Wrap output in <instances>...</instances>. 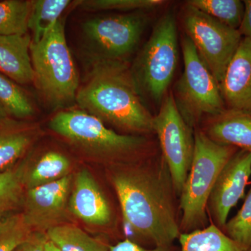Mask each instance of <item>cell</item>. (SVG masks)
<instances>
[{
  "label": "cell",
  "instance_id": "6da1fadb",
  "mask_svg": "<svg viewBox=\"0 0 251 251\" xmlns=\"http://www.w3.org/2000/svg\"><path fill=\"white\" fill-rule=\"evenodd\" d=\"M110 180L130 236L152 248L173 245L180 234L171 175L163 157L113 165Z\"/></svg>",
  "mask_w": 251,
  "mask_h": 251
},
{
  "label": "cell",
  "instance_id": "7a4b0ae2",
  "mask_svg": "<svg viewBox=\"0 0 251 251\" xmlns=\"http://www.w3.org/2000/svg\"><path fill=\"white\" fill-rule=\"evenodd\" d=\"M75 100L84 111L131 135L153 132V116L144 105L133 74L123 61L95 59Z\"/></svg>",
  "mask_w": 251,
  "mask_h": 251
},
{
  "label": "cell",
  "instance_id": "3957f363",
  "mask_svg": "<svg viewBox=\"0 0 251 251\" xmlns=\"http://www.w3.org/2000/svg\"><path fill=\"white\" fill-rule=\"evenodd\" d=\"M192 163L180 194L181 233L206 227L207 203L218 176L239 149L210 139L201 129L194 130Z\"/></svg>",
  "mask_w": 251,
  "mask_h": 251
},
{
  "label": "cell",
  "instance_id": "277c9868",
  "mask_svg": "<svg viewBox=\"0 0 251 251\" xmlns=\"http://www.w3.org/2000/svg\"><path fill=\"white\" fill-rule=\"evenodd\" d=\"M49 126L75 146L114 162V165L127 163L126 159L146 151L150 144L142 135L120 134L107 128L100 119L84 110L60 111Z\"/></svg>",
  "mask_w": 251,
  "mask_h": 251
},
{
  "label": "cell",
  "instance_id": "5b68a950",
  "mask_svg": "<svg viewBox=\"0 0 251 251\" xmlns=\"http://www.w3.org/2000/svg\"><path fill=\"white\" fill-rule=\"evenodd\" d=\"M65 23L57 24L39 43L30 46L31 64L36 87L50 105L64 108L75 100L78 75L68 47Z\"/></svg>",
  "mask_w": 251,
  "mask_h": 251
},
{
  "label": "cell",
  "instance_id": "8992f818",
  "mask_svg": "<svg viewBox=\"0 0 251 251\" xmlns=\"http://www.w3.org/2000/svg\"><path fill=\"white\" fill-rule=\"evenodd\" d=\"M178 53L176 16L170 11L157 21L131 71L140 92L157 104L163 101L174 77Z\"/></svg>",
  "mask_w": 251,
  "mask_h": 251
},
{
  "label": "cell",
  "instance_id": "52a82bcc",
  "mask_svg": "<svg viewBox=\"0 0 251 251\" xmlns=\"http://www.w3.org/2000/svg\"><path fill=\"white\" fill-rule=\"evenodd\" d=\"M184 71L175 85V105L190 127L196 128L203 117L219 115L226 108L219 82L200 58L187 36L181 40Z\"/></svg>",
  "mask_w": 251,
  "mask_h": 251
},
{
  "label": "cell",
  "instance_id": "ba28073f",
  "mask_svg": "<svg viewBox=\"0 0 251 251\" xmlns=\"http://www.w3.org/2000/svg\"><path fill=\"white\" fill-rule=\"evenodd\" d=\"M183 21L186 34L200 58L219 84L242 39L232 29L186 4Z\"/></svg>",
  "mask_w": 251,
  "mask_h": 251
},
{
  "label": "cell",
  "instance_id": "9c48e42d",
  "mask_svg": "<svg viewBox=\"0 0 251 251\" xmlns=\"http://www.w3.org/2000/svg\"><path fill=\"white\" fill-rule=\"evenodd\" d=\"M149 17L145 11L87 20L82 32L95 59L123 61L136 49Z\"/></svg>",
  "mask_w": 251,
  "mask_h": 251
},
{
  "label": "cell",
  "instance_id": "30bf717a",
  "mask_svg": "<svg viewBox=\"0 0 251 251\" xmlns=\"http://www.w3.org/2000/svg\"><path fill=\"white\" fill-rule=\"evenodd\" d=\"M153 131L158 137L175 193L179 196L192 163L194 131L178 111L173 93L165 96L153 116Z\"/></svg>",
  "mask_w": 251,
  "mask_h": 251
},
{
  "label": "cell",
  "instance_id": "8fae6325",
  "mask_svg": "<svg viewBox=\"0 0 251 251\" xmlns=\"http://www.w3.org/2000/svg\"><path fill=\"white\" fill-rule=\"evenodd\" d=\"M73 176L26 190L23 214L33 230L44 231L65 224Z\"/></svg>",
  "mask_w": 251,
  "mask_h": 251
},
{
  "label": "cell",
  "instance_id": "7c38bea8",
  "mask_svg": "<svg viewBox=\"0 0 251 251\" xmlns=\"http://www.w3.org/2000/svg\"><path fill=\"white\" fill-rule=\"evenodd\" d=\"M251 176V152L239 150L218 176L207 203L213 224L224 228L231 209L244 196Z\"/></svg>",
  "mask_w": 251,
  "mask_h": 251
},
{
  "label": "cell",
  "instance_id": "4fadbf2b",
  "mask_svg": "<svg viewBox=\"0 0 251 251\" xmlns=\"http://www.w3.org/2000/svg\"><path fill=\"white\" fill-rule=\"evenodd\" d=\"M69 211L87 224L108 226L112 211L106 198L87 170L75 175L69 201Z\"/></svg>",
  "mask_w": 251,
  "mask_h": 251
},
{
  "label": "cell",
  "instance_id": "5bb4252c",
  "mask_svg": "<svg viewBox=\"0 0 251 251\" xmlns=\"http://www.w3.org/2000/svg\"><path fill=\"white\" fill-rule=\"evenodd\" d=\"M219 86L226 108L251 110L250 38H242Z\"/></svg>",
  "mask_w": 251,
  "mask_h": 251
},
{
  "label": "cell",
  "instance_id": "9a60e30c",
  "mask_svg": "<svg viewBox=\"0 0 251 251\" xmlns=\"http://www.w3.org/2000/svg\"><path fill=\"white\" fill-rule=\"evenodd\" d=\"M201 130L216 143L251 152V110L226 108L208 117Z\"/></svg>",
  "mask_w": 251,
  "mask_h": 251
},
{
  "label": "cell",
  "instance_id": "2e32d148",
  "mask_svg": "<svg viewBox=\"0 0 251 251\" xmlns=\"http://www.w3.org/2000/svg\"><path fill=\"white\" fill-rule=\"evenodd\" d=\"M31 44L28 34L0 36V73L16 83L27 85L34 81Z\"/></svg>",
  "mask_w": 251,
  "mask_h": 251
},
{
  "label": "cell",
  "instance_id": "e0dca14e",
  "mask_svg": "<svg viewBox=\"0 0 251 251\" xmlns=\"http://www.w3.org/2000/svg\"><path fill=\"white\" fill-rule=\"evenodd\" d=\"M34 138L33 130L23 122L10 118L0 124V172L19 163Z\"/></svg>",
  "mask_w": 251,
  "mask_h": 251
},
{
  "label": "cell",
  "instance_id": "ac0fdd59",
  "mask_svg": "<svg viewBox=\"0 0 251 251\" xmlns=\"http://www.w3.org/2000/svg\"><path fill=\"white\" fill-rule=\"evenodd\" d=\"M179 251H251L229 238L216 225L211 224L204 228L179 237Z\"/></svg>",
  "mask_w": 251,
  "mask_h": 251
},
{
  "label": "cell",
  "instance_id": "d6986e66",
  "mask_svg": "<svg viewBox=\"0 0 251 251\" xmlns=\"http://www.w3.org/2000/svg\"><path fill=\"white\" fill-rule=\"evenodd\" d=\"M28 158L0 172V219L22 207L25 193Z\"/></svg>",
  "mask_w": 251,
  "mask_h": 251
},
{
  "label": "cell",
  "instance_id": "ffe728a7",
  "mask_svg": "<svg viewBox=\"0 0 251 251\" xmlns=\"http://www.w3.org/2000/svg\"><path fill=\"white\" fill-rule=\"evenodd\" d=\"M71 166L69 158L58 151H50L44 153L32 167L29 166L28 159L26 190L65 177L70 175Z\"/></svg>",
  "mask_w": 251,
  "mask_h": 251
},
{
  "label": "cell",
  "instance_id": "44dd1931",
  "mask_svg": "<svg viewBox=\"0 0 251 251\" xmlns=\"http://www.w3.org/2000/svg\"><path fill=\"white\" fill-rule=\"evenodd\" d=\"M70 3L69 0L32 1L28 19V29L32 34L31 43H39L52 30Z\"/></svg>",
  "mask_w": 251,
  "mask_h": 251
},
{
  "label": "cell",
  "instance_id": "7402d4cb",
  "mask_svg": "<svg viewBox=\"0 0 251 251\" xmlns=\"http://www.w3.org/2000/svg\"><path fill=\"white\" fill-rule=\"evenodd\" d=\"M46 234L60 251H109L110 246L91 237L75 225H58L48 229Z\"/></svg>",
  "mask_w": 251,
  "mask_h": 251
},
{
  "label": "cell",
  "instance_id": "603a6c76",
  "mask_svg": "<svg viewBox=\"0 0 251 251\" xmlns=\"http://www.w3.org/2000/svg\"><path fill=\"white\" fill-rule=\"evenodd\" d=\"M31 5L25 0L0 1V36L27 34Z\"/></svg>",
  "mask_w": 251,
  "mask_h": 251
},
{
  "label": "cell",
  "instance_id": "cb8c5ba5",
  "mask_svg": "<svg viewBox=\"0 0 251 251\" xmlns=\"http://www.w3.org/2000/svg\"><path fill=\"white\" fill-rule=\"evenodd\" d=\"M227 27L239 29L244 13L240 0H190L186 3Z\"/></svg>",
  "mask_w": 251,
  "mask_h": 251
},
{
  "label": "cell",
  "instance_id": "d4e9b609",
  "mask_svg": "<svg viewBox=\"0 0 251 251\" xmlns=\"http://www.w3.org/2000/svg\"><path fill=\"white\" fill-rule=\"evenodd\" d=\"M0 103L11 117L22 120L32 116L34 109L27 94L9 77L0 73Z\"/></svg>",
  "mask_w": 251,
  "mask_h": 251
},
{
  "label": "cell",
  "instance_id": "484cf974",
  "mask_svg": "<svg viewBox=\"0 0 251 251\" xmlns=\"http://www.w3.org/2000/svg\"><path fill=\"white\" fill-rule=\"evenodd\" d=\"M23 213H11L0 219V251H14L32 232Z\"/></svg>",
  "mask_w": 251,
  "mask_h": 251
},
{
  "label": "cell",
  "instance_id": "4316f807",
  "mask_svg": "<svg viewBox=\"0 0 251 251\" xmlns=\"http://www.w3.org/2000/svg\"><path fill=\"white\" fill-rule=\"evenodd\" d=\"M77 6L87 11H145L158 7L166 1L163 0H86L76 1Z\"/></svg>",
  "mask_w": 251,
  "mask_h": 251
},
{
  "label": "cell",
  "instance_id": "83f0119b",
  "mask_svg": "<svg viewBox=\"0 0 251 251\" xmlns=\"http://www.w3.org/2000/svg\"><path fill=\"white\" fill-rule=\"evenodd\" d=\"M223 232L239 244L251 248V186L242 207L227 221Z\"/></svg>",
  "mask_w": 251,
  "mask_h": 251
},
{
  "label": "cell",
  "instance_id": "f1b7e54d",
  "mask_svg": "<svg viewBox=\"0 0 251 251\" xmlns=\"http://www.w3.org/2000/svg\"><path fill=\"white\" fill-rule=\"evenodd\" d=\"M49 241L46 232L33 230L25 240L16 247L14 251H45Z\"/></svg>",
  "mask_w": 251,
  "mask_h": 251
},
{
  "label": "cell",
  "instance_id": "f546056e",
  "mask_svg": "<svg viewBox=\"0 0 251 251\" xmlns=\"http://www.w3.org/2000/svg\"><path fill=\"white\" fill-rule=\"evenodd\" d=\"M109 251H177L173 245L147 249L128 239L117 243L115 245L110 246Z\"/></svg>",
  "mask_w": 251,
  "mask_h": 251
},
{
  "label": "cell",
  "instance_id": "4dcf8cb0",
  "mask_svg": "<svg viewBox=\"0 0 251 251\" xmlns=\"http://www.w3.org/2000/svg\"><path fill=\"white\" fill-rule=\"evenodd\" d=\"M244 13L242 23L238 30L242 37L251 39V0H244Z\"/></svg>",
  "mask_w": 251,
  "mask_h": 251
},
{
  "label": "cell",
  "instance_id": "1f68e13d",
  "mask_svg": "<svg viewBox=\"0 0 251 251\" xmlns=\"http://www.w3.org/2000/svg\"><path fill=\"white\" fill-rule=\"evenodd\" d=\"M10 118H11V116H10L9 112L4 108V105L0 103V124L6 121Z\"/></svg>",
  "mask_w": 251,
  "mask_h": 251
},
{
  "label": "cell",
  "instance_id": "d6a6232c",
  "mask_svg": "<svg viewBox=\"0 0 251 251\" xmlns=\"http://www.w3.org/2000/svg\"><path fill=\"white\" fill-rule=\"evenodd\" d=\"M45 251H60L59 250L58 248L56 247L55 245L50 241H48L47 243H46Z\"/></svg>",
  "mask_w": 251,
  "mask_h": 251
}]
</instances>
